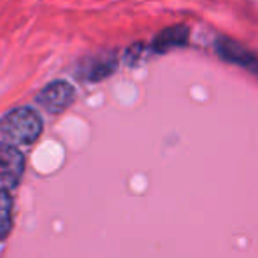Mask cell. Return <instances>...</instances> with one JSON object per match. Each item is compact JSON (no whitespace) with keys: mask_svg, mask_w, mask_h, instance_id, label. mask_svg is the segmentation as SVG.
<instances>
[{"mask_svg":"<svg viewBox=\"0 0 258 258\" xmlns=\"http://www.w3.org/2000/svg\"><path fill=\"white\" fill-rule=\"evenodd\" d=\"M216 51L221 54L223 60L239 65L242 69H248L249 72L258 76V58L251 51L242 48L241 44L230 41V39H220L216 42Z\"/></svg>","mask_w":258,"mask_h":258,"instance_id":"cell-4","label":"cell"},{"mask_svg":"<svg viewBox=\"0 0 258 258\" xmlns=\"http://www.w3.org/2000/svg\"><path fill=\"white\" fill-rule=\"evenodd\" d=\"M25 172V156L16 144H0V183L7 190H14L20 184Z\"/></svg>","mask_w":258,"mask_h":258,"instance_id":"cell-2","label":"cell"},{"mask_svg":"<svg viewBox=\"0 0 258 258\" xmlns=\"http://www.w3.org/2000/svg\"><path fill=\"white\" fill-rule=\"evenodd\" d=\"M13 230V197L7 188H0V241Z\"/></svg>","mask_w":258,"mask_h":258,"instance_id":"cell-6","label":"cell"},{"mask_svg":"<svg viewBox=\"0 0 258 258\" xmlns=\"http://www.w3.org/2000/svg\"><path fill=\"white\" fill-rule=\"evenodd\" d=\"M74 97H76V92L71 83L53 81L39 92L37 104L41 105L44 111H48L49 114H58V112L65 111L69 105L74 102Z\"/></svg>","mask_w":258,"mask_h":258,"instance_id":"cell-3","label":"cell"},{"mask_svg":"<svg viewBox=\"0 0 258 258\" xmlns=\"http://www.w3.org/2000/svg\"><path fill=\"white\" fill-rule=\"evenodd\" d=\"M188 41V32L183 27L169 28L163 30L158 37L155 39V49L156 51H169L177 46H184Z\"/></svg>","mask_w":258,"mask_h":258,"instance_id":"cell-5","label":"cell"},{"mask_svg":"<svg viewBox=\"0 0 258 258\" xmlns=\"http://www.w3.org/2000/svg\"><path fill=\"white\" fill-rule=\"evenodd\" d=\"M0 132L11 144H32L42 132V118L32 107H16L0 119Z\"/></svg>","mask_w":258,"mask_h":258,"instance_id":"cell-1","label":"cell"}]
</instances>
